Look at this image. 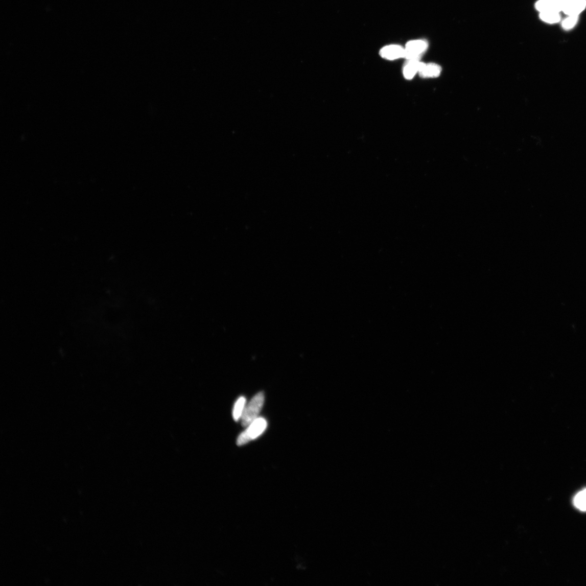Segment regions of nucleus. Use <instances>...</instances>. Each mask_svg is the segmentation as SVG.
Instances as JSON below:
<instances>
[{
    "label": "nucleus",
    "mask_w": 586,
    "mask_h": 586,
    "mask_svg": "<svg viewBox=\"0 0 586 586\" xmlns=\"http://www.w3.org/2000/svg\"><path fill=\"white\" fill-rule=\"evenodd\" d=\"M573 504L577 509L586 511V488L576 494L574 498Z\"/></svg>",
    "instance_id": "11"
},
{
    "label": "nucleus",
    "mask_w": 586,
    "mask_h": 586,
    "mask_svg": "<svg viewBox=\"0 0 586 586\" xmlns=\"http://www.w3.org/2000/svg\"><path fill=\"white\" fill-rule=\"evenodd\" d=\"M380 55L389 60L405 58V48L399 45H388L381 49Z\"/></svg>",
    "instance_id": "5"
},
{
    "label": "nucleus",
    "mask_w": 586,
    "mask_h": 586,
    "mask_svg": "<svg viewBox=\"0 0 586 586\" xmlns=\"http://www.w3.org/2000/svg\"><path fill=\"white\" fill-rule=\"evenodd\" d=\"M567 0H538L535 5L536 10L541 12H562Z\"/></svg>",
    "instance_id": "4"
},
{
    "label": "nucleus",
    "mask_w": 586,
    "mask_h": 586,
    "mask_svg": "<svg viewBox=\"0 0 586 586\" xmlns=\"http://www.w3.org/2000/svg\"><path fill=\"white\" fill-rule=\"evenodd\" d=\"M422 62L419 60H408L405 65L403 74L407 80H412L415 75L418 73Z\"/></svg>",
    "instance_id": "8"
},
{
    "label": "nucleus",
    "mask_w": 586,
    "mask_h": 586,
    "mask_svg": "<svg viewBox=\"0 0 586 586\" xmlns=\"http://www.w3.org/2000/svg\"><path fill=\"white\" fill-rule=\"evenodd\" d=\"M267 427V423L266 419L264 418L258 417L248 426L246 431L239 435L237 444L242 446L256 439L265 432Z\"/></svg>",
    "instance_id": "2"
},
{
    "label": "nucleus",
    "mask_w": 586,
    "mask_h": 586,
    "mask_svg": "<svg viewBox=\"0 0 586 586\" xmlns=\"http://www.w3.org/2000/svg\"><path fill=\"white\" fill-rule=\"evenodd\" d=\"M428 48V42L425 40L409 41L405 48V58L408 60H419Z\"/></svg>",
    "instance_id": "3"
},
{
    "label": "nucleus",
    "mask_w": 586,
    "mask_h": 586,
    "mask_svg": "<svg viewBox=\"0 0 586 586\" xmlns=\"http://www.w3.org/2000/svg\"><path fill=\"white\" fill-rule=\"evenodd\" d=\"M265 402L264 392H260L250 401L245 407L241 417L242 425L248 427L258 418Z\"/></svg>",
    "instance_id": "1"
},
{
    "label": "nucleus",
    "mask_w": 586,
    "mask_h": 586,
    "mask_svg": "<svg viewBox=\"0 0 586 586\" xmlns=\"http://www.w3.org/2000/svg\"><path fill=\"white\" fill-rule=\"evenodd\" d=\"M442 68L438 64L422 62L418 73L422 78H436L440 76Z\"/></svg>",
    "instance_id": "7"
},
{
    "label": "nucleus",
    "mask_w": 586,
    "mask_h": 586,
    "mask_svg": "<svg viewBox=\"0 0 586 586\" xmlns=\"http://www.w3.org/2000/svg\"><path fill=\"white\" fill-rule=\"evenodd\" d=\"M540 19L544 22L550 24L558 23L561 21V15L556 12H541L539 14Z\"/></svg>",
    "instance_id": "10"
},
{
    "label": "nucleus",
    "mask_w": 586,
    "mask_h": 586,
    "mask_svg": "<svg viewBox=\"0 0 586 586\" xmlns=\"http://www.w3.org/2000/svg\"><path fill=\"white\" fill-rule=\"evenodd\" d=\"M246 399L243 396L240 397L236 402L233 411L232 416L235 421H238L241 419L245 407H246Z\"/></svg>",
    "instance_id": "9"
},
{
    "label": "nucleus",
    "mask_w": 586,
    "mask_h": 586,
    "mask_svg": "<svg viewBox=\"0 0 586 586\" xmlns=\"http://www.w3.org/2000/svg\"><path fill=\"white\" fill-rule=\"evenodd\" d=\"M579 20V16H568L562 22V28L564 30L569 31L573 29Z\"/></svg>",
    "instance_id": "12"
},
{
    "label": "nucleus",
    "mask_w": 586,
    "mask_h": 586,
    "mask_svg": "<svg viewBox=\"0 0 586 586\" xmlns=\"http://www.w3.org/2000/svg\"><path fill=\"white\" fill-rule=\"evenodd\" d=\"M586 8V0H567L562 12L568 16H579Z\"/></svg>",
    "instance_id": "6"
}]
</instances>
